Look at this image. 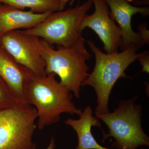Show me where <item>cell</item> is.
Segmentation results:
<instances>
[{
	"mask_svg": "<svg viewBox=\"0 0 149 149\" xmlns=\"http://www.w3.org/2000/svg\"><path fill=\"white\" fill-rule=\"evenodd\" d=\"M53 73L35 75L27 86V103L36 109L40 130L55 124L63 113L80 116L82 110L72 101L73 95L60 85Z\"/></svg>",
	"mask_w": 149,
	"mask_h": 149,
	"instance_id": "obj_1",
	"label": "cell"
},
{
	"mask_svg": "<svg viewBox=\"0 0 149 149\" xmlns=\"http://www.w3.org/2000/svg\"><path fill=\"white\" fill-rule=\"evenodd\" d=\"M88 45L95 58L93 71L83 82L82 87L91 86L95 91L97 106L96 116L109 112V102L113 86L120 78H131L125 73L128 66L138 59V49L133 47L112 54L102 52L92 40Z\"/></svg>",
	"mask_w": 149,
	"mask_h": 149,
	"instance_id": "obj_2",
	"label": "cell"
},
{
	"mask_svg": "<svg viewBox=\"0 0 149 149\" xmlns=\"http://www.w3.org/2000/svg\"><path fill=\"white\" fill-rule=\"evenodd\" d=\"M85 41L82 37L70 47L58 46L55 49L42 39L41 52L45 63L46 74L58 75L60 85L77 99L80 97L82 84L89 74L86 62L92 56L85 47Z\"/></svg>",
	"mask_w": 149,
	"mask_h": 149,
	"instance_id": "obj_3",
	"label": "cell"
},
{
	"mask_svg": "<svg viewBox=\"0 0 149 149\" xmlns=\"http://www.w3.org/2000/svg\"><path fill=\"white\" fill-rule=\"evenodd\" d=\"M138 96L121 100L112 112L97 116L109 130L104 134L103 141L109 137L114 139L112 146L117 149H137L149 146V137L142 128V107L136 103Z\"/></svg>",
	"mask_w": 149,
	"mask_h": 149,
	"instance_id": "obj_4",
	"label": "cell"
},
{
	"mask_svg": "<svg viewBox=\"0 0 149 149\" xmlns=\"http://www.w3.org/2000/svg\"><path fill=\"white\" fill-rule=\"evenodd\" d=\"M93 5L92 0H88L74 7L51 13L35 27L23 30L40 37L51 46L68 47L83 37L80 25Z\"/></svg>",
	"mask_w": 149,
	"mask_h": 149,
	"instance_id": "obj_5",
	"label": "cell"
},
{
	"mask_svg": "<svg viewBox=\"0 0 149 149\" xmlns=\"http://www.w3.org/2000/svg\"><path fill=\"white\" fill-rule=\"evenodd\" d=\"M37 111L26 104L0 111V149H29L37 126Z\"/></svg>",
	"mask_w": 149,
	"mask_h": 149,
	"instance_id": "obj_6",
	"label": "cell"
},
{
	"mask_svg": "<svg viewBox=\"0 0 149 149\" xmlns=\"http://www.w3.org/2000/svg\"><path fill=\"white\" fill-rule=\"evenodd\" d=\"M42 39L24 30L9 32L0 37V46L36 75H46L41 52Z\"/></svg>",
	"mask_w": 149,
	"mask_h": 149,
	"instance_id": "obj_7",
	"label": "cell"
},
{
	"mask_svg": "<svg viewBox=\"0 0 149 149\" xmlns=\"http://www.w3.org/2000/svg\"><path fill=\"white\" fill-rule=\"evenodd\" d=\"M95 10L91 15H85L80 25V30L91 28L98 35L107 54L118 52L122 46L121 30L110 16L109 8L104 0H92Z\"/></svg>",
	"mask_w": 149,
	"mask_h": 149,
	"instance_id": "obj_8",
	"label": "cell"
},
{
	"mask_svg": "<svg viewBox=\"0 0 149 149\" xmlns=\"http://www.w3.org/2000/svg\"><path fill=\"white\" fill-rule=\"evenodd\" d=\"M109 8L110 16L118 24L121 30L123 50L129 47L139 49L144 46L139 32L133 31L131 20L133 15L140 14L146 17L149 15L148 7H138L130 3L132 0H104Z\"/></svg>",
	"mask_w": 149,
	"mask_h": 149,
	"instance_id": "obj_9",
	"label": "cell"
},
{
	"mask_svg": "<svg viewBox=\"0 0 149 149\" xmlns=\"http://www.w3.org/2000/svg\"><path fill=\"white\" fill-rule=\"evenodd\" d=\"M35 75L0 46V77L16 97L26 104L27 86Z\"/></svg>",
	"mask_w": 149,
	"mask_h": 149,
	"instance_id": "obj_10",
	"label": "cell"
},
{
	"mask_svg": "<svg viewBox=\"0 0 149 149\" xmlns=\"http://www.w3.org/2000/svg\"><path fill=\"white\" fill-rule=\"evenodd\" d=\"M51 13H34L0 3V37L14 30L32 29L44 21Z\"/></svg>",
	"mask_w": 149,
	"mask_h": 149,
	"instance_id": "obj_11",
	"label": "cell"
},
{
	"mask_svg": "<svg viewBox=\"0 0 149 149\" xmlns=\"http://www.w3.org/2000/svg\"><path fill=\"white\" fill-rule=\"evenodd\" d=\"M78 119L68 118L65 121L66 125L75 131L77 137L75 149H111L101 146L92 134V127H101L100 119L93 116V109L90 106L85 107Z\"/></svg>",
	"mask_w": 149,
	"mask_h": 149,
	"instance_id": "obj_12",
	"label": "cell"
},
{
	"mask_svg": "<svg viewBox=\"0 0 149 149\" xmlns=\"http://www.w3.org/2000/svg\"><path fill=\"white\" fill-rule=\"evenodd\" d=\"M0 3L22 10L29 9V10L36 13L61 10L58 0H0Z\"/></svg>",
	"mask_w": 149,
	"mask_h": 149,
	"instance_id": "obj_13",
	"label": "cell"
},
{
	"mask_svg": "<svg viewBox=\"0 0 149 149\" xmlns=\"http://www.w3.org/2000/svg\"><path fill=\"white\" fill-rule=\"evenodd\" d=\"M20 101L0 77V111L26 104Z\"/></svg>",
	"mask_w": 149,
	"mask_h": 149,
	"instance_id": "obj_14",
	"label": "cell"
},
{
	"mask_svg": "<svg viewBox=\"0 0 149 149\" xmlns=\"http://www.w3.org/2000/svg\"><path fill=\"white\" fill-rule=\"evenodd\" d=\"M137 60L139 61L140 64L142 66V71L141 72H146L149 73V52L148 51L146 50L139 53Z\"/></svg>",
	"mask_w": 149,
	"mask_h": 149,
	"instance_id": "obj_15",
	"label": "cell"
},
{
	"mask_svg": "<svg viewBox=\"0 0 149 149\" xmlns=\"http://www.w3.org/2000/svg\"><path fill=\"white\" fill-rule=\"evenodd\" d=\"M147 27L148 24L146 23H141L138 27L139 30L138 32L144 45H149V32Z\"/></svg>",
	"mask_w": 149,
	"mask_h": 149,
	"instance_id": "obj_16",
	"label": "cell"
},
{
	"mask_svg": "<svg viewBox=\"0 0 149 149\" xmlns=\"http://www.w3.org/2000/svg\"><path fill=\"white\" fill-rule=\"evenodd\" d=\"M59 2L61 10H63L65 8L67 3L70 1V4L72 5L74 3L75 0H58Z\"/></svg>",
	"mask_w": 149,
	"mask_h": 149,
	"instance_id": "obj_17",
	"label": "cell"
},
{
	"mask_svg": "<svg viewBox=\"0 0 149 149\" xmlns=\"http://www.w3.org/2000/svg\"><path fill=\"white\" fill-rule=\"evenodd\" d=\"M55 141L53 138H52L49 146L46 149H55ZM29 149H36V145L34 143L33 146Z\"/></svg>",
	"mask_w": 149,
	"mask_h": 149,
	"instance_id": "obj_18",
	"label": "cell"
}]
</instances>
